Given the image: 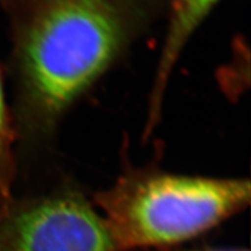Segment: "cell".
<instances>
[{"instance_id":"6da1fadb","label":"cell","mask_w":251,"mask_h":251,"mask_svg":"<svg viewBox=\"0 0 251 251\" xmlns=\"http://www.w3.org/2000/svg\"><path fill=\"white\" fill-rule=\"evenodd\" d=\"M134 0H35L18 29L15 65L27 113L52 125L129 43Z\"/></svg>"},{"instance_id":"7a4b0ae2","label":"cell","mask_w":251,"mask_h":251,"mask_svg":"<svg viewBox=\"0 0 251 251\" xmlns=\"http://www.w3.org/2000/svg\"><path fill=\"white\" fill-rule=\"evenodd\" d=\"M242 178H209L134 170L92 202L119 250L185 246L249 207Z\"/></svg>"},{"instance_id":"3957f363","label":"cell","mask_w":251,"mask_h":251,"mask_svg":"<svg viewBox=\"0 0 251 251\" xmlns=\"http://www.w3.org/2000/svg\"><path fill=\"white\" fill-rule=\"evenodd\" d=\"M105 220L72 186L0 202V251H118Z\"/></svg>"},{"instance_id":"277c9868","label":"cell","mask_w":251,"mask_h":251,"mask_svg":"<svg viewBox=\"0 0 251 251\" xmlns=\"http://www.w3.org/2000/svg\"><path fill=\"white\" fill-rule=\"evenodd\" d=\"M219 1L220 0H171L168 31L150 96L148 128H151L158 119L166 85L181 51L192 34Z\"/></svg>"},{"instance_id":"5b68a950","label":"cell","mask_w":251,"mask_h":251,"mask_svg":"<svg viewBox=\"0 0 251 251\" xmlns=\"http://www.w3.org/2000/svg\"><path fill=\"white\" fill-rule=\"evenodd\" d=\"M12 129L0 77V202L13 197L15 168L12 155Z\"/></svg>"},{"instance_id":"8992f818","label":"cell","mask_w":251,"mask_h":251,"mask_svg":"<svg viewBox=\"0 0 251 251\" xmlns=\"http://www.w3.org/2000/svg\"><path fill=\"white\" fill-rule=\"evenodd\" d=\"M118 251H249L243 247H219L200 244V246H177L168 248H149V249H127Z\"/></svg>"}]
</instances>
